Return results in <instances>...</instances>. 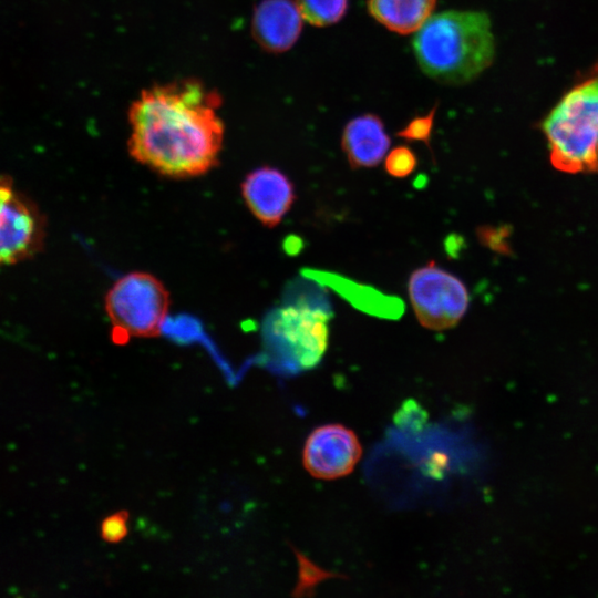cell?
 <instances>
[{
	"label": "cell",
	"mask_w": 598,
	"mask_h": 598,
	"mask_svg": "<svg viewBox=\"0 0 598 598\" xmlns=\"http://www.w3.org/2000/svg\"><path fill=\"white\" fill-rule=\"evenodd\" d=\"M219 95L197 80L146 89L128 111V153L157 174L202 176L217 164L224 143Z\"/></svg>",
	"instance_id": "1"
},
{
	"label": "cell",
	"mask_w": 598,
	"mask_h": 598,
	"mask_svg": "<svg viewBox=\"0 0 598 598\" xmlns=\"http://www.w3.org/2000/svg\"><path fill=\"white\" fill-rule=\"evenodd\" d=\"M412 45L421 70L447 85L473 81L495 56L491 19L478 10H445L432 14L415 32Z\"/></svg>",
	"instance_id": "2"
},
{
	"label": "cell",
	"mask_w": 598,
	"mask_h": 598,
	"mask_svg": "<svg viewBox=\"0 0 598 598\" xmlns=\"http://www.w3.org/2000/svg\"><path fill=\"white\" fill-rule=\"evenodd\" d=\"M542 130L557 168L598 172V63L555 104Z\"/></svg>",
	"instance_id": "3"
},
{
	"label": "cell",
	"mask_w": 598,
	"mask_h": 598,
	"mask_svg": "<svg viewBox=\"0 0 598 598\" xmlns=\"http://www.w3.org/2000/svg\"><path fill=\"white\" fill-rule=\"evenodd\" d=\"M171 305L169 292L154 275L133 271L118 278L104 298L114 341L162 333Z\"/></svg>",
	"instance_id": "4"
},
{
	"label": "cell",
	"mask_w": 598,
	"mask_h": 598,
	"mask_svg": "<svg viewBox=\"0 0 598 598\" xmlns=\"http://www.w3.org/2000/svg\"><path fill=\"white\" fill-rule=\"evenodd\" d=\"M331 313L308 305L277 309L267 324V343L279 365L299 372L317 367L329 343Z\"/></svg>",
	"instance_id": "5"
},
{
	"label": "cell",
	"mask_w": 598,
	"mask_h": 598,
	"mask_svg": "<svg viewBox=\"0 0 598 598\" xmlns=\"http://www.w3.org/2000/svg\"><path fill=\"white\" fill-rule=\"evenodd\" d=\"M408 295L419 323L433 331L455 327L470 306L464 282L433 260L410 275Z\"/></svg>",
	"instance_id": "6"
},
{
	"label": "cell",
	"mask_w": 598,
	"mask_h": 598,
	"mask_svg": "<svg viewBox=\"0 0 598 598\" xmlns=\"http://www.w3.org/2000/svg\"><path fill=\"white\" fill-rule=\"evenodd\" d=\"M45 237V220L13 182L0 176V266L38 254Z\"/></svg>",
	"instance_id": "7"
},
{
	"label": "cell",
	"mask_w": 598,
	"mask_h": 598,
	"mask_svg": "<svg viewBox=\"0 0 598 598\" xmlns=\"http://www.w3.org/2000/svg\"><path fill=\"white\" fill-rule=\"evenodd\" d=\"M362 456L358 435L339 424H324L308 435L302 450V464L315 478L337 480L353 472Z\"/></svg>",
	"instance_id": "8"
},
{
	"label": "cell",
	"mask_w": 598,
	"mask_h": 598,
	"mask_svg": "<svg viewBox=\"0 0 598 598\" xmlns=\"http://www.w3.org/2000/svg\"><path fill=\"white\" fill-rule=\"evenodd\" d=\"M240 190L247 208L268 228L278 226L296 200L291 179L282 171L267 165L248 173Z\"/></svg>",
	"instance_id": "9"
},
{
	"label": "cell",
	"mask_w": 598,
	"mask_h": 598,
	"mask_svg": "<svg viewBox=\"0 0 598 598\" xmlns=\"http://www.w3.org/2000/svg\"><path fill=\"white\" fill-rule=\"evenodd\" d=\"M302 17L292 0H262L255 9L252 34L271 53L293 47L302 30Z\"/></svg>",
	"instance_id": "10"
},
{
	"label": "cell",
	"mask_w": 598,
	"mask_h": 598,
	"mask_svg": "<svg viewBox=\"0 0 598 598\" xmlns=\"http://www.w3.org/2000/svg\"><path fill=\"white\" fill-rule=\"evenodd\" d=\"M391 145L380 116L364 113L351 118L343 127L341 148L352 169L378 166Z\"/></svg>",
	"instance_id": "11"
},
{
	"label": "cell",
	"mask_w": 598,
	"mask_h": 598,
	"mask_svg": "<svg viewBox=\"0 0 598 598\" xmlns=\"http://www.w3.org/2000/svg\"><path fill=\"white\" fill-rule=\"evenodd\" d=\"M436 0H368L370 16L399 34L416 32L433 14Z\"/></svg>",
	"instance_id": "12"
},
{
	"label": "cell",
	"mask_w": 598,
	"mask_h": 598,
	"mask_svg": "<svg viewBox=\"0 0 598 598\" xmlns=\"http://www.w3.org/2000/svg\"><path fill=\"white\" fill-rule=\"evenodd\" d=\"M302 19L313 27H329L347 13L349 0H295Z\"/></svg>",
	"instance_id": "13"
},
{
	"label": "cell",
	"mask_w": 598,
	"mask_h": 598,
	"mask_svg": "<svg viewBox=\"0 0 598 598\" xmlns=\"http://www.w3.org/2000/svg\"><path fill=\"white\" fill-rule=\"evenodd\" d=\"M298 559V581L293 590V596H311L313 589L324 579L332 577H342L338 574H332L323 570L300 551L295 550Z\"/></svg>",
	"instance_id": "14"
},
{
	"label": "cell",
	"mask_w": 598,
	"mask_h": 598,
	"mask_svg": "<svg viewBox=\"0 0 598 598\" xmlns=\"http://www.w3.org/2000/svg\"><path fill=\"white\" fill-rule=\"evenodd\" d=\"M436 110L437 104H435L426 114L412 117L405 126L396 132V136L408 142H423L432 152L431 137Z\"/></svg>",
	"instance_id": "15"
},
{
	"label": "cell",
	"mask_w": 598,
	"mask_h": 598,
	"mask_svg": "<svg viewBox=\"0 0 598 598\" xmlns=\"http://www.w3.org/2000/svg\"><path fill=\"white\" fill-rule=\"evenodd\" d=\"M393 421L402 431L417 433L427 423L429 414L417 401L408 399L394 413Z\"/></svg>",
	"instance_id": "16"
},
{
	"label": "cell",
	"mask_w": 598,
	"mask_h": 598,
	"mask_svg": "<svg viewBox=\"0 0 598 598\" xmlns=\"http://www.w3.org/2000/svg\"><path fill=\"white\" fill-rule=\"evenodd\" d=\"M417 166V157L412 148L399 145L392 148L384 161L385 172L395 178H405L411 175Z\"/></svg>",
	"instance_id": "17"
},
{
	"label": "cell",
	"mask_w": 598,
	"mask_h": 598,
	"mask_svg": "<svg viewBox=\"0 0 598 598\" xmlns=\"http://www.w3.org/2000/svg\"><path fill=\"white\" fill-rule=\"evenodd\" d=\"M128 514L125 511L116 512L103 519L100 526L101 537L111 544L123 540L128 533Z\"/></svg>",
	"instance_id": "18"
},
{
	"label": "cell",
	"mask_w": 598,
	"mask_h": 598,
	"mask_svg": "<svg viewBox=\"0 0 598 598\" xmlns=\"http://www.w3.org/2000/svg\"><path fill=\"white\" fill-rule=\"evenodd\" d=\"M424 467L430 476L440 478L447 467V456L442 453H435L431 455Z\"/></svg>",
	"instance_id": "19"
}]
</instances>
